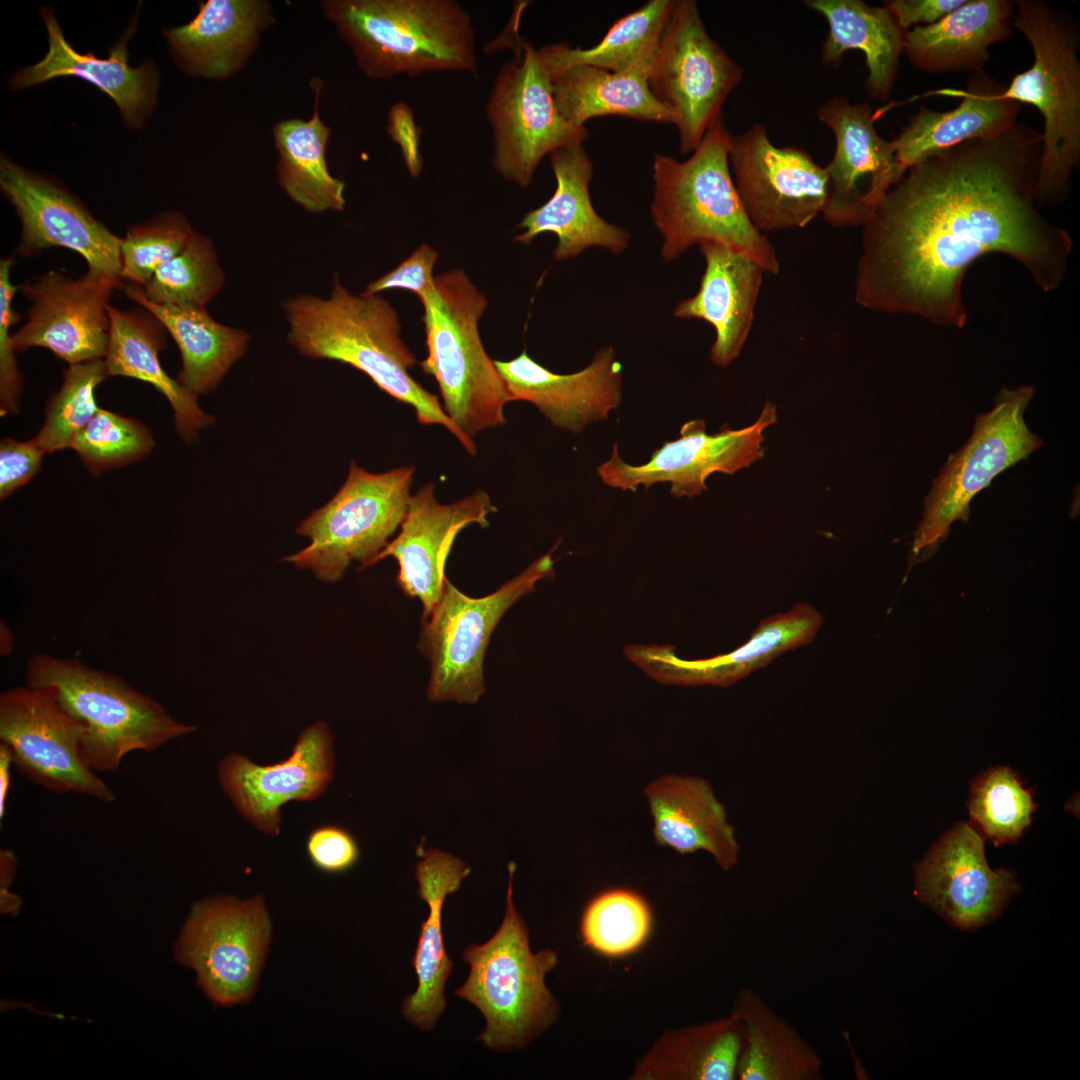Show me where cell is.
<instances>
[{
	"label": "cell",
	"instance_id": "1",
	"mask_svg": "<svg viewBox=\"0 0 1080 1080\" xmlns=\"http://www.w3.org/2000/svg\"><path fill=\"white\" fill-rule=\"evenodd\" d=\"M1041 147L1017 122L911 166L863 225L857 303L962 328L963 277L988 253L1015 258L1045 292L1059 287L1073 243L1039 212Z\"/></svg>",
	"mask_w": 1080,
	"mask_h": 1080
},
{
	"label": "cell",
	"instance_id": "2",
	"mask_svg": "<svg viewBox=\"0 0 1080 1080\" xmlns=\"http://www.w3.org/2000/svg\"><path fill=\"white\" fill-rule=\"evenodd\" d=\"M289 326L288 341L302 355L348 364L394 399L410 405L424 425H440L470 454L472 438L448 417L438 397L410 374L416 358L401 338L396 311L380 294H352L334 277L327 298L312 294L283 301Z\"/></svg>",
	"mask_w": 1080,
	"mask_h": 1080
},
{
	"label": "cell",
	"instance_id": "3",
	"mask_svg": "<svg viewBox=\"0 0 1080 1080\" xmlns=\"http://www.w3.org/2000/svg\"><path fill=\"white\" fill-rule=\"evenodd\" d=\"M731 136L721 114L688 159L654 155L650 208L663 238L661 255L669 262L693 245L718 242L749 255L765 273L777 274L776 250L750 221L733 181Z\"/></svg>",
	"mask_w": 1080,
	"mask_h": 1080
},
{
	"label": "cell",
	"instance_id": "4",
	"mask_svg": "<svg viewBox=\"0 0 1080 1080\" xmlns=\"http://www.w3.org/2000/svg\"><path fill=\"white\" fill-rule=\"evenodd\" d=\"M321 7L368 78L478 68L472 19L454 0H326Z\"/></svg>",
	"mask_w": 1080,
	"mask_h": 1080
},
{
	"label": "cell",
	"instance_id": "5",
	"mask_svg": "<svg viewBox=\"0 0 1080 1080\" xmlns=\"http://www.w3.org/2000/svg\"><path fill=\"white\" fill-rule=\"evenodd\" d=\"M1012 26L1033 51L1031 67L1016 74L1002 97L1037 108L1043 119L1037 206L1062 204L1080 165V27L1064 9L1042 0L1015 1Z\"/></svg>",
	"mask_w": 1080,
	"mask_h": 1080
},
{
	"label": "cell",
	"instance_id": "6",
	"mask_svg": "<svg viewBox=\"0 0 1080 1080\" xmlns=\"http://www.w3.org/2000/svg\"><path fill=\"white\" fill-rule=\"evenodd\" d=\"M420 301L427 346L420 366L435 378L448 417L472 439L506 424L504 407L512 398L478 329L485 296L463 271L453 270L436 276Z\"/></svg>",
	"mask_w": 1080,
	"mask_h": 1080
},
{
	"label": "cell",
	"instance_id": "7",
	"mask_svg": "<svg viewBox=\"0 0 1080 1080\" xmlns=\"http://www.w3.org/2000/svg\"><path fill=\"white\" fill-rule=\"evenodd\" d=\"M27 685L51 689L77 722L86 763L96 772H114L133 751H154L192 732L163 706L118 676L90 668L77 658L33 656Z\"/></svg>",
	"mask_w": 1080,
	"mask_h": 1080
},
{
	"label": "cell",
	"instance_id": "8",
	"mask_svg": "<svg viewBox=\"0 0 1080 1080\" xmlns=\"http://www.w3.org/2000/svg\"><path fill=\"white\" fill-rule=\"evenodd\" d=\"M515 868V863H509L503 921L487 942L464 950L470 972L455 991L485 1017L479 1040L493 1049L527 1044L553 1022L558 1008L545 984L546 974L557 964V954L550 949L534 954L530 949L528 929L512 899Z\"/></svg>",
	"mask_w": 1080,
	"mask_h": 1080
},
{
	"label": "cell",
	"instance_id": "9",
	"mask_svg": "<svg viewBox=\"0 0 1080 1080\" xmlns=\"http://www.w3.org/2000/svg\"><path fill=\"white\" fill-rule=\"evenodd\" d=\"M1034 393V387L1028 384L1014 389L1003 387L992 409L976 417L970 438L948 457L924 499L922 519L910 550V568L936 552L954 522L968 521L975 495L1001 472L1041 447V438L1024 421V411Z\"/></svg>",
	"mask_w": 1080,
	"mask_h": 1080
},
{
	"label": "cell",
	"instance_id": "10",
	"mask_svg": "<svg viewBox=\"0 0 1080 1080\" xmlns=\"http://www.w3.org/2000/svg\"><path fill=\"white\" fill-rule=\"evenodd\" d=\"M414 473L413 466L371 473L352 461L339 491L296 529L309 545L284 561L326 582L340 580L354 561L371 566L400 528Z\"/></svg>",
	"mask_w": 1080,
	"mask_h": 1080
},
{
	"label": "cell",
	"instance_id": "11",
	"mask_svg": "<svg viewBox=\"0 0 1080 1080\" xmlns=\"http://www.w3.org/2000/svg\"><path fill=\"white\" fill-rule=\"evenodd\" d=\"M558 545L484 597H469L445 579L442 596L423 621L419 638V648L431 665L430 701L477 702L485 690L483 660L493 631L516 601L535 592L538 581L554 576L552 554Z\"/></svg>",
	"mask_w": 1080,
	"mask_h": 1080
},
{
	"label": "cell",
	"instance_id": "12",
	"mask_svg": "<svg viewBox=\"0 0 1080 1080\" xmlns=\"http://www.w3.org/2000/svg\"><path fill=\"white\" fill-rule=\"evenodd\" d=\"M518 20L510 23L511 37H506L512 43L514 58L499 69L486 118L493 137L494 170L526 188L544 156L561 147L583 144L588 132L558 112L540 52L518 35Z\"/></svg>",
	"mask_w": 1080,
	"mask_h": 1080
},
{
	"label": "cell",
	"instance_id": "13",
	"mask_svg": "<svg viewBox=\"0 0 1080 1080\" xmlns=\"http://www.w3.org/2000/svg\"><path fill=\"white\" fill-rule=\"evenodd\" d=\"M742 76V68L707 32L697 2L674 0L648 83L673 115L682 154L696 149Z\"/></svg>",
	"mask_w": 1080,
	"mask_h": 1080
},
{
	"label": "cell",
	"instance_id": "14",
	"mask_svg": "<svg viewBox=\"0 0 1080 1080\" xmlns=\"http://www.w3.org/2000/svg\"><path fill=\"white\" fill-rule=\"evenodd\" d=\"M271 923L260 896L203 900L193 906L176 945L216 1004L230 1006L253 994L266 956Z\"/></svg>",
	"mask_w": 1080,
	"mask_h": 1080
},
{
	"label": "cell",
	"instance_id": "15",
	"mask_svg": "<svg viewBox=\"0 0 1080 1080\" xmlns=\"http://www.w3.org/2000/svg\"><path fill=\"white\" fill-rule=\"evenodd\" d=\"M0 741L13 766L55 793H78L103 802L114 792L85 761L77 722L47 687H15L0 697Z\"/></svg>",
	"mask_w": 1080,
	"mask_h": 1080
},
{
	"label": "cell",
	"instance_id": "16",
	"mask_svg": "<svg viewBox=\"0 0 1080 1080\" xmlns=\"http://www.w3.org/2000/svg\"><path fill=\"white\" fill-rule=\"evenodd\" d=\"M0 190L21 223L13 256L30 257L52 247L80 254L88 272L123 288L122 237L96 219L82 201L57 179L0 157Z\"/></svg>",
	"mask_w": 1080,
	"mask_h": 1080
},
{
	"label": "cell",
	"instance_id": "17",
	"mask_svg": "<svg viewBox=\"0 0 1080 1080\" xmlns=\"http://www.w3.org/2000/svg\"><path fill=\"white\" fill-rule=\"evenodd\" d=\"M729 165L744 209L763 234L803 228L824 209L825 167L800 148L775 146L762 123L731 136Z\"/></svg>",
	"mask_w": 1080,
	"mask_h": 1080
},
{
	"label": "cell",
	"instance_id": "18",
	"mask_svg": "<svg viewBox=\"0 0 1080 1080\" xmlns=\"http://www.w3.org/2000/svg\"><path fill=\"white\" fill-rule=\"evenodd\" d=\"M776 421V407L770 402L753 424L742 429L725 424L710 435L706 423L694 419L682 425L679 438L664 442L640 465L623 461L615 442L610 459L597 467V473L613 488L635 492L640 486L669 483L672 496L693 497L707 489L711 474H734L762 458L763 432Z\"/></svg>",
	"mask_w": 1080,
	"mask_h": 1080
},
{
	"label": "cell",
	"instance_id": "19",
	"mask_svg": "<svg viewBox=\"0 0 1080 1080\" xmlns=\"http://www.w3.org/2000/svg\"><path fill=\"white\" fill-rule=\"evenodd\" d=\"M879 116L869 102L851 103L842 95L817 109V118L835 137V151L825 166L826 201L822 211L830 225H864L890 189L904 176L891 141L875 128Z\"/></svg>",
	"mask_w": 1080,
	"mask_h": 1080
},
{
	"label": "cell",
	"instance_id": "20",
	"mask_svg": "<svg viewBox=\"0 0 1080 1080\" xmlns=\"http://www.w3.org/2000/svg\"><path fill=\"white\" fill-rule=\"evenodd\" d=\"M118 285L86 272L74 279L49 271L17 286L30 301L25 323L12 333L15 352L42 347L69 365L104 359L110 336L109 300Z\"/></svg>",
	"mask_w": 1080,
	"mask_h": 1080
},
{
	"label": "cell",
	"instance_id": "21",
	"mask_svg": "<svg viewBox=\"0 0 1080 1080\" xmlns=\"http://www.w3.org/2000/svg\"><path fill=\"white\" fill-rule=\"evenodd\" d=\"M1019 889L1011 871L990 869L984 837L968 823L943 834L915 867L917 897L963 930L995 919Z\"/></svg>",
	"mask_w": 1080,
	"mask_h": 1080
},
{
	"label": "cell",
	"instance_id": "22",
	"mask_svg": "<svg viewBox=\"0 0 1080 1080\" xmlns=\"http://www.w3.org/2000/svg\"><path fill=\"white\" fill-rule=\"evenodd\" d=\"M489 495L477 490L453 503H440L432 483L411 495L398 535L371 565L393 557L398 563L396 582L403 593L420 600L425 621L444 589L445 564L458 533L471 524L485 528L495 512Z\"/></svg>",
	"mask_w": 1080,
	"mask_h": 1080
},
{
	"label": "cell",
	"instance_id": "23",
	"mask_svg": "<svg viewBox=\"0 0 1080 1080\" xmlns=\"http://www.w3.org/2000/svg\"><path fill=\"white\" fill-rule=\"evenodd\" d=\"M333 767V738L325 723L316 722L300 734L286 760L262 766L231 753L219 763L218 775L241 815L263 833L277 835L281 807L322 794L333 777Z\"/></svg>",
	"mask_w": 1080,
	"mask_h": 1080
},
{
	"label": "cell",
	"instance_id": "24",
	"mask_svg": "<svg viewBox=\"0 0 1080 1080\" xmlns=\"http://www.w3.org/2000/svg\"><path fill=\"white\" fill-rule=\"evenodd\" d=\"M822 615L806 602L764 618L750 639L735 650L706 659L684 660L670 645L631 644L625 656L659 683L729 686L767 666L784 652L813 641Z\"/></svg>",
	"mask_w": 1080,
	"mask_h": 1080
},
{
	"label": "cell",
	"instance_id": "25",
	"mask_svg": "<svg viewBox=\"0 0 1080 1080\" xmlns=\"http://www.w3.org/2000/svg\"><path fill=\"white\" fill-rule=\"evenodd\" d=\"M48 34V50L39 62L17 70L9 80L14 92L58 77L81 78L107 94L117 105L123 122L140 129L157 105L159 72L152 60L138 67L128 64L127 44L136 32L138 13L110 48L107 58L79 53L65 39L50 7L40 9Z\"/></svg>",
	"mask_w": 1080,
	"mask_h": 1080
},
{
	"label": "cell",
	"instance_id": "26",
	"mask_svg": "<svg viewBox=\"0 0 1080 1080\" xmlns=\"http://www.w3.org/2000/svg\"><path fill=\"white\" fill-rule=\"evenodd\" d=\"M512 401L533 404L549 421L573 433L608 418L621 402V364L607 346L582 370L558 374L526 350L509 361L494 360Z\"/></svg>",
	"mask_w": 1080,
	"mask_h": 1080
},
{
	"label": "cell",
	"instance_id": "27",
	"mask_svg": "<svg viewBox=\"0 0 1080 1080\" xmlns=\"http://www.w3.org/2000/svg\"><path fill=\"white\" fill-rule=\"evenodd\" d=\"M548 156L556 179L555 192L546 203L526 213L519 224L524 231L513 240L529 245L538 235L553 233L558 240L553 256L559 261L593 246L621 254L630 235L594 209L589 194L593 163L583 144L558 148Z\"/></svg>",
	"mask_w": 1080,
	"mask_h": 1080
},
{
	"label": "cell",
	"instance_id": "28",
	"mask_svg": "<svg viewBox=\"0 0 1080 1080\" xmlns=\"http://www.w3.org/2000/svg\"><path fill=\"white\" fill-rule=\"evenodd\" d=\"M699 246L705 260L699 289L681 300L673 313L682 319L706 321L714 328L710 357L724 367L739 356L748 338L765 271L752 257L729 245L705 242Z\"/></svg>",
	"mask_w": 1080,
	"mask_h": 1080
},
{
	"label": "cell",
	"instance_id": "29",
	"mask_svg": "<svg viewBox=\"0 0 1080 1080\" xmlns=\"http://www.w3.org/2000/svg\"><path fill=\"white\" fill-rule=\"evenodd\" d=\"M273 20L265 1L208 0L189 23L165 29L163 36L184 73L222 80L246 64Z\"/></svg>",
	"mask_w": 1080,
	"mask_h": 1080
},
{
	"label": "cell",
	"instance_id": "30",
	"mask_svg": "<svg viewBox=\"0 0 1080 1080\" xmlns=\"http://www.w3.org/2000/svg\"><path fill=\"white\" fill-rule=\"evenodd\" d=\"M1004 85L984 69L968 79L966 90H938L928 94L962 99L947 112L921 105L892 140L896 160L906 172L922 160L969 140L999 135L1017 123L1021 104L1002 97Z\"/></svg>",
	"mask_w": 1080,
	"mask_h": 1080
},
{
	"label": "cell",
	"instance_id": "31",
	"mask_svg": "<svg viewBox=\"0 0 1080 1080\" xmlns=\"http://www.w3.org/2000/svg\"><path fill=\"white\" fill-rule=\"evenodd\" d=\"M655 843L680 854L706 851L724 871L738 862L740 847L722 803L704 779L667 774L645 788Z\"/></svg>",
	"mask_w": 1080,
	"mask_h": 1080
},
{
	"label": "cell",
	"instance_id": "32",
	"mask_svg": "<svg viewBox=\"0 0 1080 1080\" xmlns=\"http://www.w3.org/2000/svg\"><path fill=\"white\" fill-rule=\"evenodd\" d=\"M1014 14L1012 0H965L938 22L906 31L903 54L926 73L983 70L990 46L1011 36Z\"/></svg>",
	"mask_w": 1080,
	"mask_h": 1080
},
{
	"label": "cell",
	"instance_id": "33",
	"mask_svg": "<svg viewBox=\"0 0 1080 1080\" xmlns=\"http://www.w3.org/2000/svg\"><path fill=\"white\" fill-rule=\"evenodd\" d=\"M415 876L418 894L429 907L421 924L412 964L417 975V989L402 1004V1014L422 1030H430L443 1013L444 987L453 963L445 950L442 935V910L447 895L458 890L470 868L459 858L437 849L421 850Z\"/></svg>",
	"mask_w": 1080,
	"mask_h": 1080
},
{
	"label": "cell",
	"instance_id": "34",
	"mask_svg": "<svg viewBox=\"0 0 1080 1080\" xmlns=\"http://www.w3.org/2000/svg\"><path fill=\"white\" fill-rule=\"evenodd\" d=\"M654 55L617 72L588 65L546 70L558 112L567 122L580 127L589 119L605 116L674 125L673 115L649 87Z\"/></svg>",
	"mask_w": 1080,
	"mask_h": 1080
},
{
	"label": "cell",
	"instance_id": "35",
	"mask_svg": "<svg viewBox=\"0 0 1080 1080\" xmlns=\"http://www.w3.org/2000/svg\"><path fill=\"white\" fill-rule=\"evenodd\" d=\"M805 4L828 23L823 63L838 68L847 51L863 52L868 70L864 87L871 98L887 100L897 79L906 34L889 10L862 0H807Z\"/></svg>",
	"mask_w": 1080,
	"mask_h": 1080
},
{
	"label": "cell",
	"instance_id": "36",
	"mask_svg": "<svg viewBox=\"0 0 1080 1080\" xmlns=\"http://www.w3.org/2000/svg\"><path fill=\"white\" fill-rule=\"evenodd\" d=\"M110 336L104 358L108 376H123L151 384L169 401L175 426L182 439L192 441L198 432L214 423L203 411L197 396L171 378L160 363L166 348V329L145 308L122 311L109 304Z\"/></svg>",
	"mask_w": 1080,
	"mask_h": 1080
},
{
	"label": "cell",
	"instance_id": "37",
	"mask_svg": "<svg viewBox=\"0 0 1080 1080\" xmlns=\"http://www.w3.org/2000/svg\"><path fill=\"white\" fill-rule=\"evenodd\" d=\"M122 289L172 336L182 361L176 380L197 397L214 391L248 349L247 332L217 322L206 308L156 304L143 295L139 286L124 284Z\"/></svg>",
	"mask_w": 1080,
	"mask_h": 1080
},
{
	"label": "cell",
	"instance_id": "38",
	"mask_svg": "<svg viewBox=\"0 0 1080 1080\" xmlns=\"http://www.w3.org/2000/svg\"><path fill=\"white\" fill-rule=\"evenodd\" d=\"M731 1013L740 1022L739 1080H820L819 1052L754 989L735 996Z\"/></svg>",
	"mask_w": 1080,
	"mask_h": 1080
},
{
	"label": "cell",
	"instance_id": "39",
	"mask_svg": "<svg viewBox=\"0 0 1080 1080\" xmlns=\"http://www.w3.org/2000/svg\"><path fill=\"white\" fill-rule=\"evenodd\" d=\"M742 1029L730 1013L716 1020L667 1032L642 1059L633 1078L737 1079Z\"/></svg>",
	"mask_w": 1080,
	"mask_h": 1080
},
{
	"label": "cell",
	"instance_id": "40",
	"mask_svg": "<svg viewBox=\"0 0 1080 1080\" xmlns=\"http://www.w3.org/2000/svg\"><path fill=\"white\" fill-rule=\"evenodd\" d=\"M310 120L287 119L275 124L274 144L280 187L295 203L311 213L342 211L345 182L331 175L326 161L330 128L319 116L320 84Z\"/></svg>",
	"mask_w": 1080,
	"mask_h": 1080
},
{
	"label": "cell",
	"instance_id": "41",
	"mask_svg": "<svg viewBox=\"0 0 1080 1080\" xmlns=\"http://www.w3.org/2000/svg\"><path fill=\"white\" fill-rule=\"evenodd\" d=\"M674 0H649L613 23L599 43L591 48L555 43L539 49L548 72L574 65L622 71L655 53L671 13Z\"/></svg>",
	"mask_w": 1080,
	"mask_h": 1080
},
{
	"label": "cell",
	"instance_id": "42",
	"mask_svg": "<svg viewBox=\"0 0 1080 1080\" xmlns=\"http://www.w3.org/2000/svg\"><path fill=\"white\" fill-rule=\"evenodd\" d=\"M224 281L211 239L195 231L185 249L159 266L140 288L156 304L206 308Z\"/></svg>",
	"mask_w": 1080,
	"mask_h": 1080
},
{
	"label": "cell",
	"instance_id": "43",
	"mask_svg": "<svg viewBox=\"0 0 1080 1080\" xmlns=\"http://www.w3.org/2000/svg\"><path fill=\"white\" fill-rule=\"evenodd\" d=\"M651 912L635 892L614 889L595 897L581 920L586 946L607 957H622L639 949L651 930Z\"/></svg>",
	"mask_w": 1080,
	"mask_h": 1080
},
{
	"label": "cell",
	"instance_id": "44",
	"mask_svg": "<svg viewBox=\"0 0 1080 1080\" xmlns=\"http://www.w3.org/2000/svg\"><path fill=\"white\" fill-rule=\"evenodd\" d=\"M968 809L973 821L999 846L1014 843L1023 834L1036 805L1013 770L995 767L972 781Z\"/></svg>",
	"mask_w": 1080,
	"mask_h": 1080
},
{
	"label": "cell",
	"instance_id": "45",
	"mask_svg": "<svg viewBox=\"0 0 1080 1080\" xmlns=\"http://www.w3.org/2000/svg\"><path fill=\"white\" fill-rule=\"evenodd\" d=\"M107 376L104 359L69 365L63 371V383L50 396L44 423L33 438L45 453L70 448L75 436L100 409L95 389Z\"/></svg>",
	"mask_w": 1080,
	"mask_h": 1080
},
{
	"label": "cell",
	"instance_id": "46",
	"mask_svg": "<svg viewBox=\"0 0 1080 1080\" xmlns=\"http://www.w3.org/2000/svg\"><path fill=\"white\" fill-rule=\"evenodd\" d=\"M155 442L141 422L109 410L99 409L75 436L70 448L93 476L145 458Z\"/></svg>",
	"mask_w": 1080,
	"mask_h": 1080
},
{
	"label": "cell",
	"instance_id": "47",
	"mask_svg": "<svg viewBox=\"0 0 1080 1080\" xmlns=\"http://www.w3.org/2000/svg\"><path fill=\"white\" fill-rule=\"evenodd\" d=\"M194 233L186 216L174 210L129 226L120 246L124 283L143 287L159 266L185 249Z\"/></svg>",
	"mask_w": 1080,
	"mask_h": 1080
},
{
	"label": "cell",
	"instance_id": "48",
	"mask_svg": "<svg viewBox=\"0 0 1080 1080\" xmlns=\"http://www.w3.org/2000/svg\"><path fill=\"white\" fill-rule=\"evenodd\" d=\"M15 256L10 255L0 261V415L17 414L20 409V396L23 378L18 371L15 350L12 346L11 327L19 320L13 309V298L17 291L10 280Z\"/></svg>",
	"mask_w": 1080,
	"mask_h": 1080
},
{
	"label": "cell",
	"instance_id": "49",
	"mask_svg": "<svg viewBox=\"0 0 1080 1080\" xmlns=\"http://www.w3.org/2000/svg\"><path fill=\"white\" fill-rule=\"evenodd\" d=\"M306 851L316 868L331 874L348 871L360 857L354 836L338 825L326 824L312 830L307 838Z\"/></svg>",
	"mask_w": 1080,
	"mask_h": 1080
},
{
	"label": "cell",
	"instance_id": "50",
	"mask_svg": "<svg viewBox=\"0 0 1080 1080\" xmlns=\"http://www.w3.org/2000/svg\"><path fill=\"white\" fill-rule=\"evenodd\" d=\"M437 258L438 253L423 244L396 268L366 285L363 292L380 294L389 289H405L420 299L434 287L433 268Z\"/></svg>",
	"mask_w": 1080,
	"mask_h": 1080
},
{
	"label": "cell",
	"instance_id": "51",
	"mask_svg": "<svg viewBox=\"0 0 1080 1080\" xmlns=\"http://www.w3.org/2000/svg\"><path fill=\"white\" fill-rule=\"evenodd\" d=\"M46 453L35 441L5 438L0 443V498L9 497L40 470Z\"/></svg>",
	"mask_w": 1080,
	"mask_h": 1080
},
{
	"label": "cell",
	"instance_id": "52",
	"mask_svg": "<svg viewBox=\"0 0 1080 1080\" xmlns=\"http://www.w3.org/2000/svg\"><path fill=\"white\" fill-rule=\"evenodd\" d=\"M387 133L401 150L402 158L411 177L416 178L422 170V156L419 152L420 130L415 124L410 107L395 103L388 114Z\"/></svg>",
	"mask_w": 1080,
	"mask_h": 1080
},
{
	"label": "cell",
	"instance_id": "53",
	"mask_svg": "<svg viewBox=\"0 0 1080 1080\" xmlns=\"http://www.w3.org/2000/svg\"><path fill=\"white\" fill-rule=\"evenodd\" d=\"M965 0H889L884 6L905 31L912 26L932 25L951 13Z\"/></svg>",
	"mask_w": 1080,
	"mask_h": 1080
},
{
	"label": "cell",
	"instance_id": "54",
	"mask_svg": "<svg viewBox=\"0 0 1080 1080\" xmlns=\"http://www.w3.org/2000/svg\"><path fill=\"white\" fill-rule=\"evenodd\" d=\"M1 862V908L5 913L12 912L17 909L20 900L9 892L8 887L12 884V878L16 867V858L14 853L10 850H2L0 854Z\"/></svg>",
	"mask_w": 1080,
	"mask_h": 1080
},
{
	"label": "cell",
	"instance_id": "55",
	"mask_svg": "<svg viewBox=\"0 0 1080 1080\" xmlns=\"http://www.w3.org/2000/svg\"><path fill=\"white\" fill-rule=\"evenodd\" d=\"M12 766L13 763L8 748L0 743V818H3L6 811Z\"/></svg>",
	"mask_w": 1080,
	"mask_h": 1080
}]
</instances>
